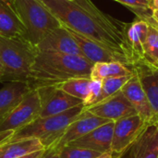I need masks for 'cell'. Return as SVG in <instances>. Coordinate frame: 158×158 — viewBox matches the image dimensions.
<instances>
[{
    "label": "cell",
    "instance_id": "obj_1",
    "mask_svg": "<svg viewBox=\"0 0 158 158\" xmlns=\"http://www.w3.org/2000/svg\"><path fill=\"white\" fill-rule=\"evenodd\" d=\"M61 24L135 65L127 41V23L100 11L91 0H42Z\"/></svg>",
    "mask_w": 158,
    "mask_h": 158
},
{
    "label": "cell",
    "instance_id": "obj_2",
    "mask_svg": "<svg viewBox=\"0 0 158 158\" xmlns=\"http://www.w3.org/2000/svg\"><path fill=\"white\" fill-rule=\"evenodd\" d=\"M93 66L81 56L37 52L31 68L29 84L36 88L58 85L73 78H90Z\"/></svg>",
    "mask_w": 158,
    "mask_h": 158
},
{
    "label": "cell",
    "instance_id": "obj_3",
    "mask_svg": "<svg viewBox=\"0 0 158 158\" xmlns=\"http://www.w3.org/2000/svg\"><path fill=\"white\" fill-rule=\"evenodd\" d=\"M37 54L36 47L26 38L0 36L1 82L30 81V71Z\"/></svg>",
    "mask_w": 158,
    "mask_h": 158
},
{
    "label": "cell",
    "instance_id": "obj_4",
    "mask_svg": "<svg viewBox=\"0 0 158 158\" xmlns=\"http://www.w3.org/2000/svg\"><path fill=\"white\" fill-rule=\"evenodd\" d=\"M84 108L85 106L81 105L56 116L38 118L19 131L1 139L0 143L25 139H38L46 149L57 142L67 127L81 115Z\"/></svg>",
    "mask_w": 158,
    "mask_h": 158
},
{
    "label": "cell",
    "instance_id": "obj_5",
    "mask_svg": "<svg viewBox=\"0 0 158 158\" xmlns=\"http://www.w3.org/2000/svg\"><path fill=\"white\" fill-rule=\"evenodd\" d=\"M25 29L27 40L35 47L41 40L62 24L42 0H12Z\"/></svg>",
    "mask_w": 158,
    "mask_h": 158
},
{
    "label": "cell",
    "instance_id": "obj_6",
    "mask_svg": "<svg viewBox=\"0 0 158 158\" xmlns=\"http://www.w3.org/2000/svg\"><path fill=\"white\" fill-rule=\"evenodd\" d=\"M41 106L38 93L31 88L0 124V140L14 133L40 117Z\"/></svg>",
    "mask_w": 158,
    "mask_h": 158
},
{
    "label": "cell",
    "instance_id": "obj_7",
    "mask_svg": "<svg viewBox=\"0 0 158 158\" xmlns=\"http://www.w3.org/2000/svg\"><path fill=\"white\" fill-rule=\"evenodd\" d=\"M138 114L115 121L110 152L118 158L137 141L148 126Z\"/></svg>",
    "mask_w": 158,
    "mask_h": 158
},
{
    "label": "cell",
    "instance_id": "obj_8",
    "mask_svg": "<svg viewBox=\"0 0 158 158\" xmlns=\"http://www.w3.org/2000/svg\"><path fill=\"white\" fill-rule=\"evenodd\" d=\"M35 89L38 93L41 106L39 118L56 116L83 105L81 99L66 94L57 85H44Z\"/></svg>",
    "mask_w": 158,
    "mask_h": 158
},
{
    "label": "cell",
    "instance_id": "obj_9",
    "mask_svg": "<svg viewBox=\"0 0 158 158\" xmlns=\"http://www.w3.org/2000/svg\"><path fill=\"white\" fill-rule=\"evenodd\" d=\"M84 109L97 117L110 121H117L120 118L137 114L134 107L121 91L94 106L85 107Z\"/></svg>",
    "mask_w": 158,
    "mask_h": 158
},
{
    "label": "cell",
    "instance_id": "obj_10",
    "mask_svg": "<svg viewBox=\"0 0 158 158\" xmlns=\"http://www.w3.org/2000/svg\"><path fill=\"white\" fill-rule=\"evenodd\" d=\"M36 49L37 52L58 53L83 56L75 39L63 25L45 35L36 45Z\"/></svg>",
    "mask_w": 158,
    "mask_h": 158
},
{
    "label": "cell",
    "instance_id": "obj_11",
    "mask_svg": "<svg viewBox=\"0 0 158 158\" xmlns=\"http://www.w3.org/2000/svg\"><path fill=\"white\" fill-rule=\"evenodd\" d=\"M109 121L110 120L97 117L84 109L81 115L67 127V129L65 130L61 137L57 140V142H56L51 146L56 147L59 150L61 147L76 141L77 139L86 135L94 129Z\"/></svg>",
    "mask_w": 158,
    "mask_h": 158
},
{
    "label": "cell",
    "instance_id": "obj_12",
    "mask_svg": "<svg viewBox=\"0 0 158 158\" xmlns=\"http://www.w3.org/2000/svg\"><path fill=\"white\" fill-rule=\"evenodd\" d=\"M120 91L130 101L137 114L141 116L147 124L156 121L141 81L134 71L132 77L125 83Z\"/></svg>",
    "mask_w": 158,
    "mask_h": 158
},
{
    "label": "cell",
    "instance_id": "obj_13",
    "mask_svg": "<svg viewBox=\"0 0 158 158\" xmlns=\"http://www.w3.org/2000/svg\"><path fill=\"white\" fill-rule=\"evenodd\" d=\"M67 30L75 39L79 48L82 53V56L93 64L101 62H120L131 69L127 60L124 59L122 56L115 54L114 52L106 49V47L100 45L99 44L90 40L89 38L75 32L70 29L67 28Z\"/></svg>",
    "mask_w": 158,
    "mask_h": 158
},
{
    "label": "cell",
    "instance_id": "obj_14",
    "mask_svg": "<svg viewBox=\"0 0 158 158\" xmlns=\"http://www.w3.org/2000/svg\"><path fill=\"white\" fill-rule=\"evenodd\" d=\"M114 125L115 121H109L69 144L90 149L100 154L108 153L111 150Z\"/></svg>",
    "mask_w": 158,
    "mask_h": 158
},
{
    "label": "cell",
    "instance_id": "obj_15",
    "mask_svg": "<svg viewBox=\"0 0 158 158\" xmlns=\"http://www.w3.org/2000/svg\"><path fill=\"white\" fill-rule=\"evenodd\" d=\"M0 36L26 38L25 29L12 0H0Z\"/></svg>",
    "mask_w": 158,
    "mask_h": 158
},
{
    "label": "cell",
    "instance_id": "obj_16",
    "mask_svg": "<svg viewBox=\"0 0 158 158\" xmlns=\"http://www.w3.org/2000/svg\"><path fill=\"white\" fill-rule=\"evenodd\" d=\"M131 158H158V121L149 124L131 147Z\"/></svg>",
    "mask_w": 158,
    "mask_h": 158
},
{
    "label": "cell",
    "instance_id": "obj_17",
    "mask_svg": "<svg viewBox=\"0 0 158 158\" xmlns=\"http://www.w3.org/2000/svg\"><path fill=\"white\" fill-rule=\"evenodd\" d=\"M31 89L29 83L6 82L0 89V124Z\"/></svg>",
    "mask_w": 158,
    "mask_h": 158
},
{
    "label": "cell",
    "instance_id": "obj_18",
    "mask_svg": "<svg viewBox=\"0 0 158 158\" xmlns=\"http://www.w3.org/2000/svg\"><path fill=\"white\" fill-rule=\"evenodd\" d=\"M132 70L138 75L156 120L158 121V69L147 64H138L132 68Z\"/></svg>",
    "mask_w": 158,
    "mask_h": 158
},
{
    "label": "cell",
    "instance_id": "obj_19",
    "mask_svg": "<svg viewBox=\"0 0 158 158\" xmlns=\"http://www.w3.org/2000/svg\"><path fill=\"white\" fill-rule=\"evenodd\" d=\"M148 27V23L141 19L128 24L126 35L135 62L134 66L144 63V44L147 39Z\"/></svg>",
    "mask_w": 158,
    "mask_h": 158
},
{
    "label": "cell",
    "instance_id": "obj_20",
    "mask_svg": "<svg viewBox=\"0 0 158 158\" xmlns=\"http://www.w3.org/2000/svg\"><path fill=\"white\" fill-rule=\"evenodd\" d=\"M43 149L44 147L38 139H25L0 143V158H19Z\"/></svg>",
    "mask_w": 158,
    "mask_h": 158
},
{
    "label": "cell",
    "instance_id": "obj_21",
    "mask_svg": "<svg viewBox=\"0 0 158 158\" xmlns=\"http://www.w3.org/2000/svg\"><path fill=\"white\" fill-rule=\"evenodd\" d=\"M133 70L120 62H101L93 66L91 80L103 81L107 78L123 77L132 75Z\"/></svg>",
    "mask_w": 158,
    "mask_h": 158
},
{
    "label": "cell",
    "instance_id": "obj_22",
    "mask_svg": "<svg viewBox=\"0 0 158 158\" xmlns=\"http://www.w3.org/2000/svg\"><path fill=\"white\" fill-rule=\"evenodd\" d=\"M90 85V78H73L58 84L57 86L66 94L81 99L84 103L89 94Z\"/></svg>",
    "mask_w": 158,
    "mask_h": 158
},
{
    "label": "cell",
    "instance_id": "obj_23",
    "mask_svg": "<svg viewBox=\"0 0 158 158\" xmlns=\"http://www.w3.org/2000/svg\"><path fill=\"white\" fill-rule=\"evenodd\" d=\"M148 25L147 39L144 44L143 64L158 69V30L150 23H148Z\"/></svg>",
    "mask_w": 158,
    "mask_h": 158
},
{
    "label": "cell",
    "instance_id": "obj_24",
    "mask_svg": "<svg viewBox=\"0 0 158 158\" xmlns=\"http://www.w3.org/2000/svg\"><path fill=\"white\" fill-rule=\"evenodd\" d=\"M133 75V74H132ZM132 75L123 76V77H114V78H107L102 81V88L100 95L95 104L114 95L118 92L121 90V88L125 85V83L132 77ZM94 104V105H95Z\"/></svg>",
    "mask_w": 158,
    "mask_h": 158
},
{
    "label": "cell",
    "instance_id": "obj_25",
    "mask_svg": "<svg viewBox=\"0 0 158 158\" xmlns=\"http://www.w3.org/2000/svg\"><path fill=\"white\" fill-rule=\"evenodd\" d=\"M102 154L70 144H67L59 149V158H96Z\"/></svg>",
    "mask_w": 158,
    "mask_h": 158
},
{
    "label": "cell",
    "instance_id": "obj_26",
    "mask_svg": "<svg viewBox=\"0 0 158 158\" xmlns=\"http://www.w3.org/2000/svg\"><path fill=\"white\" fill-rule=\"evenodd\" d=\"M101 88H102V81L91 80L89 94L87 96V99L83 103L85 107H89L91 106H94L96 103V101L100 95V93H101Z\"/></svg>",
    "mask_w": 158,
    "mask_h": 158
},
{
    "label": "cell",
    "instance_id": "obj_27",
    "mask_svg": "<svg viewBox=\"0 0 158 158\" xmlns=\"http://www.w3.org/2000/svg\"><path fill=\"white\" fill-rule=\"evenodd\" d=\"M131 9L152 10V0H115Z\"/></svg>",
    "mask_w": 158,
    "mask_h": 158
},
{
    "label": "cell",
    "instance_id": "obj_28",
    "mask_svg": "<svg viewBox=\"0 0 158 158\" xmlns=\"http://www.w3.org/2000/svg\"><path fill=\"white\" fill-rule=\"evenodd\" d=\"M133 12L136 13V15L139 17V19H143L145 20L146 22L150 23L151 25H153L156 30H158V22L156 21L152 17H151V14H148L147 13V10H142V9H131Z\"/></svg>",
    "mask_w": 158,
    "mask_h": 158
},
{
    "label": "cell",
    "instance_id": "obj_29",
    "mask_svg": "<svg viewBox=\"0 0 158 158\" xmlns=\"http://www.w3.org/2000/svg\"><path fill=\"white\" fill-rule=\"evenodd\" d=\"M41 158H59V150L56 147L49 146L44 149V153Z\"/></svg>",
    "mask_w": 158,
    "mask_h": 158
},
{
    "label": "cell",
    "instance_id": "obj_30",
    "mask_svg": "<svg viewBox=\"0 0 158 158\" xmlns=\"http://www.w3.org/2000/svg\"><path fill=\"white\" fill-rule=\"evenodd\" d=\"M44 149L39 150V151H35V152H33V153H31V154H29V155H26V156H21V157L19 158H41L42 157V156L44 155Z\"/></svg>",
    "mask_w": 158,
    "mask_h": 158
},
{
    "label": "cell",
    "instance_id": "obj_31",
    "mask_svg": "<svg viewBox=\"0 0 158 158\" xmlns=\"http://www.w3.org/2000/svg\"><path fill=\"white\" fill-rule=\"evenodd\" d=\"M96 158H117L111 152H108V153H105V154H102L101 156H99L98 157Z\"/></svg>",
    "mask_w": 158,
    "mask_h": 158
},
{
    "label": "cell",
    "instance_id": "obj_32",
    "mask_svg": "<svg viewBox=\"0 0 158 158\" xmlns=\"http://www.w3.org/2000/svg\"><path fill=\"white\" fill-rule=\"evenodd\" d=\"M151 17L158 22V9H154L151 10Z\"/></svg>",
    "mask_w": 158,
    "mask_h": 158
},
{
    "label": "cell",
    "instance_id": "obj_33",
    "mask_svg": "<svg viewBox=\"0 0 158 158\" xmlns=\"http://www.w3.org/2000/svg\"><path fill=\"white\" fill-rule=\"evenodd\" d=\"M158 9V0H152V10Z\"/></svg>",
    "mask_w": 158,
    "mask_h": 158
},
{
    "label": "cell",
    "instance_id": "obj_34",
    "mask_svg": "<svg viewBox=\"0 0 158 158\" xmlns=\"http://www.w3.org/2000/svg\"><path fill=\"white\" fill-rule=\"evenodd\" d=\"M2 75H3V68H2V63H1V59H0V82H1V79H2Z\"/></svg>",
    "mask_w": 158,
    "mask_h": 158
}]
</instances>
